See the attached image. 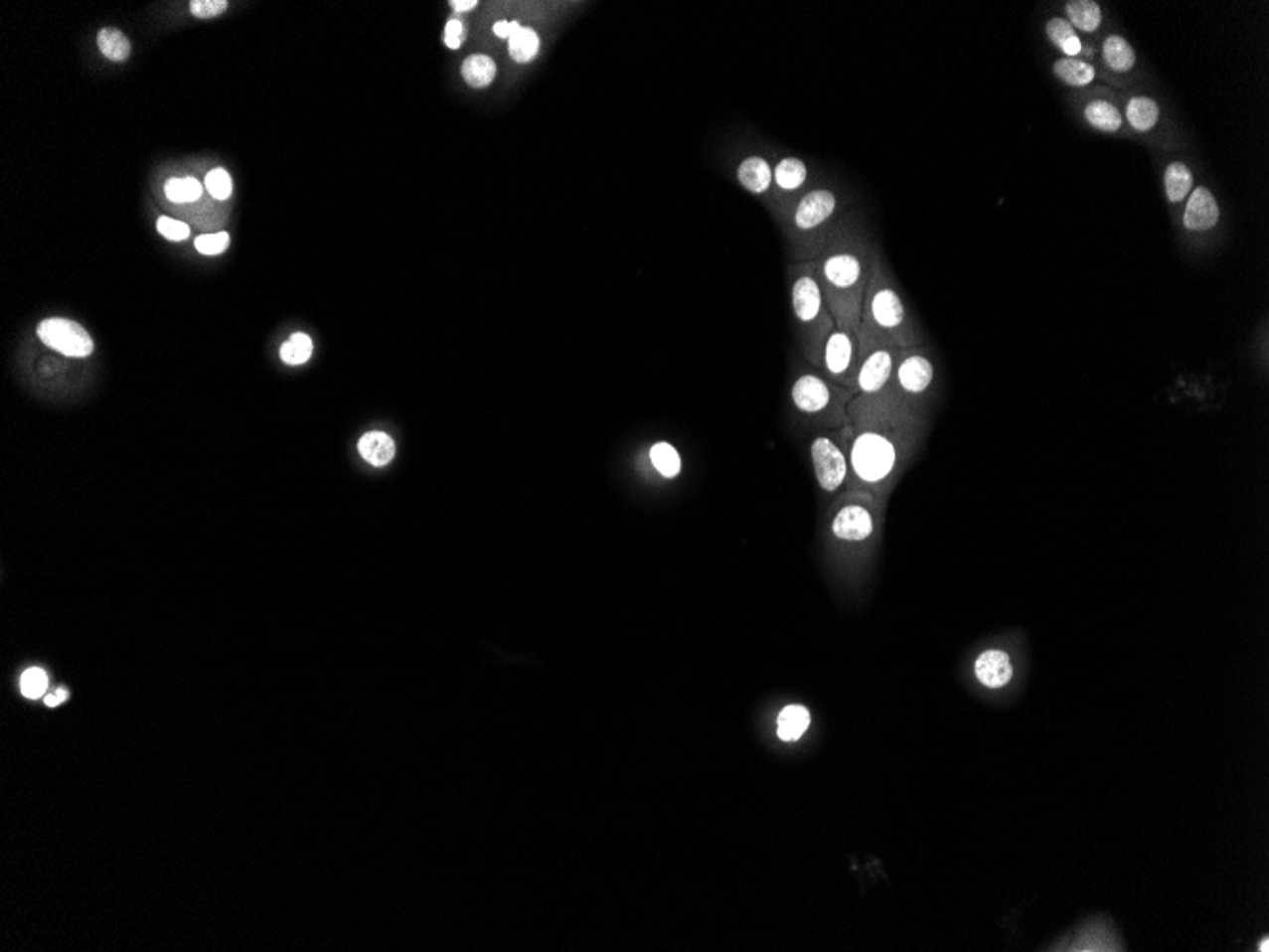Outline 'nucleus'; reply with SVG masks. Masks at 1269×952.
Segmentation results:
<instances>
[{
	"label": "nucleus",
	"mask_w": 1269,
	"mask_h": 952,
	"mask_svg": "<svg viewBox=\"0 0 1269 952\" xmlns=\"http://www.w3.org/2000/svg\"><path fill=\"white\" fill-rule=\"evenodd\" d=\"M861 360L876 347L908 348L924 345V331L906 306L897 280L874 243L871 251L869 282L861 308Z\"/></svg>",
	"instance_id": "7ed1b4c3"
},
{
	"label": "nucleus",
	"mask_w": 1269,
	"mask_h": 952,
	"mask_svg": "<svg viewBox=\"0 0 1269 952\" xmlns=\"http://www.w3.org/2000/svg\"><path fill=\"white\" fill-rule=\"evenodd\" d=\"M56 696H58V698H60V700H62V702H65V700H67V698H69V694H67V691H65V689H60V691H58V693H56Z\"/></svg>",
	"instance_id": "79ce46f5"
},
{
	"label": "nucleus",
	"mask_w": 1269,
	"mask_h": 952,
	"mask_svg": "<svg viewBox=\"0 0 1269 952\" xmlns=\"http://www.w3.org/2000/svg\"><path fill=\"white\" fill-rule=\"evenodd\" d=\"M1258 951H1262V952H1268V951H1269V939H1268V937H1264V939H1262V943H1260V945H1258Z\"/></svg>",
	"instance_id": "a19ab883"
},
{
	"label": "nucleus",
	"mask_w": 1269,
	"mask_h": 952,
	"mask_svg": "<svg viewBox=\"0 0 1269 952\" xmlns=\"http://www.w3.org/2000/svg\"><path fill=\"white\" fill-rule=\"evenodd\" d=\"M360 453L373 466H387L396 455V443L385 432H367L360 439Z\"/></svg>",
	"instance_id": "b1692460"
},
{
	"label": "nucleus",
	"mask_w": 1269,
	"mask_h": 952,
	"mask_svg": "<svg viewBox=\"0 0 1269 952\" xmlns=\"http://www.w3.org/2000/svg\"><path fill=\"white\" fill-rule=\"evenodd\" d=\"M519 27L521 25L517 22H498L495 25V33L500 39H508L510 41V37L516 33Z\"/></svg>",
	"instance_id": "4c0bfd02"
},
{
	"label": "nucleus",
	"mask_w": 1269,
	"mask_h": 952,
	"mask_svg": "<svg viewBox=\"0 0 1269 952\" xmlns=\"http://www.w3.org/2000/svg\"><path fill=\"white\" fill-rule=\"evenodd\" d=\"M1222 210L1216 195L1206 185H1195L1186 198L1181 212V227L1186 235L1201 237L1218 229Z\"/></svg>",
	"instance_id": "dca6fc26"
},
{
	"label": "nucleus",
	"mask_w": 1269,
	"mask_h": 952,
	"mask_svg": "<svg viewBox=\"0 0 1269 952\" xmlns=\"http://www.w3.org/2000/svg\"><path fill=\"white\" fill-rule=\"evenodd\" d=\"M1053 77L1062 84L1074 91H1083L1097 84L1100 79L1098 67L1091 62H1083L1076 58H1056L1053 62Z\"/></svg>",
	"instance_id": "4be33fe9"
},
{
	"label": "nucleus",
	"mask_w": 1269,
	"mask_h": 952,
	"mask_svg": "<svg viewBox=\"0 0 1269 952\" xmlns=\"http://www.w3.org/2000/svg\"><path fill=\"white\" fill-rule=\"evenodd\" d=\"M462 43H464V25H462V22H460V20H451V22H447V27H445V44H447L451 50H456V48H460V46H462Z\"/></svg>",
	"instance_id": "e433bc0d"
},
{
	"label": "nucleus",
	"mask_w": 1269,
	"mask_h": 952,
	"mask_svg": "<svg viewBox=\"0 0 1269 952\" xmlns=\"http://www.w3.org/2000/svg\"><path fill=\"white\" fill-rule=\"evenodd\" d=\"M206 187L217 200H227L233 193V179L223 168H217L206 177Z\"/></svg>",
	"instance_id": "473e14b6"
},
{
	"label": "nucleus",
	"mask_w": 1269,
	"mask_h": 952,
	"mask_svg": "<svg viewBox=\"0 0 1269 952\" xmlns=\"http://www.w3.org/2000/svg\"><path fill=\"white\" fill-rule=\"evenodd\" d=\"M451 6L454 12H468V10H474L477 2L475 0H454Z\"/></svg>",
	"instance_id": "58836bf2"
},
{
	"label": "nucleus",
	"mask_w": 1269,
	"mask_h": 952,
	"mask_svg": "<svg viewBox=\"0 0 1269 952\" xmlns=\"http://www.w3.org/2000/svg\"><path fill=\"white\" fill-rule=\"evenodd\" d=\"M1017 658L1006 647H987L973 660V677L987 691H1004L1017 679Z\"/></svg>",
	"instance_id": "f3484780"
},
{
	"label": "nucleus",
	"mask_w": 1269,
	"mask_h": 952,
	"mask_svg": "<svg viewBox=\"0 0 1269 952\" xmlns=\"http://www.w3.org/2000/svg\"><path fill=\"white\" fill-rule=\"evenodd\" d=\"M810 177L812 174L808 164L798 156L787 154L775 162L774 189H772V202H770V210L775 219L781 216L798 196L804 195L812 187Z\"/></svg>",
	"instance_id": "2eb2a0df"
},
{
	"label": "nucleus",
	"mask_w": 1269,
	"mask_h": 952,
	"mask_svg": "<svg viewBox=\"0 0 1269 952\" xmlns=\"http://www.w3.org/2000/svg\"><path fill=\"white\" fill-rule=\"evenodd\" d=\"M789 301L800 354L806 364L818 368L823 345L837 324L823 299L812 260L789 264Z\"/></svg>",
	"instance_id": "423d86ee"
},
{
	"label": "nucleus",
	"mask_w": 1269,
	"mask_h": 952,
	"mask_svg": "<svg viewBox=\"0 0 1269 952\" xmlns=\"http://www.w3.org/2000/svg\"><path fill=\"white\" fill-rule=\"evenodd\" d=\"M1119 103L1131 135H1137L1142 141L1162 149L1175 147L1173 124L1156 95L1127 89L1119 91Z\"/></svg>",
	"instance_id": "9b49d317"
},
{
	"label": "nucleus",
	"mask_w": 1269,
	"mask_h": 952,
	"mask_svg": "<svg viewBox=\"0 0 1269 952\" xmlns=\"http://www.w3.org/2000/svg\"><path fill=\"white\" fill-rule=\"evenodd\" d=\"M846 200L831 185H812L777 217L791 262L814 260L819 249L846 217Z\"/></svg>",
	"instance_id": "39448f33"
},
{
	"label": "nucleus",
	"mask_w": 1269,
	"mask_h": 952,
	"mask_svg": "<svg viewBox=\"0 0 1269 952\" xmlns=\"http://www.w3.org/2000/svg\"><path fill=\"white\" fill-rule=\"evenodd\" d=\"M166 196L172 202H194L202 196V185L193 179V177H185V179H170L166 183Z\"/></svg>",
	"instance_id": "7c9ffc66"
},
{
	"label": "nucleus",
	"mask_w": 1269,
	"mask_h": 952,
	"mask_svg": "<svg viewBox=\"0 0 1269 952\" xmlns=\"http://www.w3.org/2000/svg\"><path fill=\"white\" fill-rule=\"evenodd\" d=\"M312 341L308 335L304 333H295L283 347L280 348L281 360L289 366H301L304 362L310 360L312 356Z\"/></svg>",
	"instance_id": "c756f323"
},
{
	"label": "nucleus",
	"mask_w": 1269,
	"mask_h": 952,
	"mask_svg": "<svg viewBox=\"0 0 1269 952\" xmlns=\"http://www.w3.org/2000/svg\"><path fill=\"white\" fill-rule=\"evenodd\" d=\"M540 50V37L531 27H519L510 37V56L517 64H529L537 58Z\"/></svg>",
	"instance_id": "a878e982"
},
{
	"label": "nucleus",
	"mask_w": 1269,
	"mask_h": 952,
	"mask_svg": "<svg viewBox=\"0 0 1269 952\" xmlns=\"http://www.w3.org/2000/svg\"><path fill=\"white\" fill-rule=\"evenodd\" d=\"M1098 58H1100V67H1098L1100 80H1104L1108 87L1116 91L1121 89L1125 91V87L1121 86V80L1127 77H1133L1141 69V60L1135 46L1129 43V39L1121 33H1110L1102 39Z\"/></svg>",
	"instance_id": "4468645a"
},
{
	"label": "nucleus",
	"mask_w": 1269,
	"mask_h": 952,
	"mask_svg": "<svg viewBox=\"0 0 1269 952\" xmlns=\"http://www.w3.org/2000/svg\"><path fill=\"white\" fill-rule=\"evenodd\" d=\"M1064 20L1076 29L1079 35H1097L1104 23V10L1097 0H1068L1062 6Z\"/></svg>",
	"instance_id": "5701e85b"
},
{
	"label": "nucleus",
	"mask_w": 1269,
	"mask_h": 952,
	"mask_svg": "<svg viewBox=\"0 0 1269 952\" xmlns=\"http://www.w3.org/2000/svg\"><path fill=\"white\" fill-rule=\"evenodd\" d=\"M39 337L46 347L54 348L69 358H86L93 352V341L86 329L64 318H50L39 325Z\"/></svg>",
	"instance_id": "a211bd4d"
},
{
	"label": "nucleus",
	"mask_w": 1269,
	"mask_h": 952,
	"mask_svg": "<svg viewBox=\"0 0 1269 952\" xmlns=\"http://www.w3.org/2000/svg\"><path fill=\"white\" fill-rule=\"evenodd\" d=\"M44 702H46V706H48V708H56V706H60V704H62V700H60L56 694H54V696H46V698H44Z\"/></svg>",
	"instance_id": "ea45409f"
},
{
	"label": "nucleus",
	"mask_w": 1269,
	"mask_h": 952,
	"mask_svg": "<svg viewBox=\"0 0 1269 952\" xmlns=\"http://www.w3.org/2000/svg\"><path fill=\"white\" fill-rule=\"evenodd\" d=\"M887 502L863 491H846L829 506L827 539L839 552L846 570H860L880 539Z\"/></svg>",
	"instance_id": "20e7f679"
},
{
	"label": "nucleus",
	"mask_w": 1269,
	"mask_h": 952,
	"mask_svg": "<svg viewBox=\"0 0 1269 952\" xmlns=\"http://www.w3.org/2000/svg\"><path fill=\"white\" fill-rule=\"evenodd\" d=\"M810 712L804 706H787L777 716V736L783 741H796L810 726Z\"/></svg>",
	"instance_id": "393cba45"
},
{
	"label": "nucleus",
	"mask_w": 1269,
	"mask_h": 952,
	"mask_svg": "<svg viewBox=\"0 0 1269 952\" xmlns=\"http://www.w3.org/2000/svg\"><path fill=\"white\" fill-rule=\"evenodd\" d=\"M227 6H229L227 0H194L191 2V12L194 18L212 20L221 16L227 10Z\"/></svg>",
	"instance_id": "c9c22d12"
},
{
	"label": "nucleus",
	"mask_w": 1269,
	"mask_h": 952,
	"mask_svg": "<svg viewBox=\"0 0 1269 952\" xmlns=\"http://www.w3.org/2000/svg\"><path fill=\"white\" fill-rule=\"evenodd\" d=\"M97 44H99L101 54L108 58L110 62H124V60H128L129 54H131V44H129L128 37L122 31L114 29V27L101 29L99 35H97Z\"/></svg>",
	"instance_id": "c85d7f7f"
},
{
	"label": "nucleus",
	"mask_w": 1269,
	"mask_h": 952,
	"mask_svg": "<svg viewBox=\"0 0 1269 952\" xmlns=\"http://www.w3.org/2000/svg\"><path fill=\"white\" fill-rule=\"evenodd\" d=\"M861 366L860 339L854 331L835 327L821 350L818 369L835 385L856 394Z\"/></svg>",
	"instance_id": "f8f14e48"
},
{
	"label": "nucleus",
	"mask_w": 1269,
	"mask_h": 952,
	"mask_svg": "<svg viewBox=\"0 0 1269 952\" xmlns=\"http://www.w3.org/2000/svg\"><path fill=\"white\" fill-rule=\"evenodd\" d=\"M1163 196L1167 204L1175 208H1183L1186 198L1195 187V174L1184 160H1171L1163 168Z\"/></svg>",
	"instance_id": "412c9836"
},
{
	"label": "nucleus",
	"mask_w": 1269,
	"mask_h": 952,
	"mask_svg": "<svg viewBox=\"0 0 1269 952\" xmlns=\"http://www.w3.org/2000/svg\"><path fill=\"white\" fill-rule=\"evenodd\" d=\"M937 366L933 354L924 345L901 348L895 364L893 389L904 409L929 420V409L935 397Z\"/></svg>",
	"instance_id": "1a4fd4ad"
},
{
	"label": "nucleus",
	"mask_w": 1269,
	"mask_h": 952,
	"mask_svg": "<svg viewBox=\"0 0 1269 952\" xmlns=\"http://www.w3.org/2000/svg\"><path fill=\"white\" fill-rule=\"evenodd\" d=\"M808 453H810L812 472L821 493L839 497L842 493L850 491L852 470H850L848 447L842 435V428L819 430L810 439Z\"/></svg>",
	"instance_id": "9d476101"
},
{
	"label": "nucleus",
	"mask_w": 1269,
	"mask_h": 952,
	"mask_svg": "<svg viewBox=\"0 0 1269 952\" xmlns=\"http://www.w3.org/2000/svg\"><path fill=\"white\" fill-rule=\"evenodd\" d=\"M462 77L470 86H489L496 77L495 62L487 56H470L462 66Z\"/></svg>",
	"instance_id": "cd10ccee"
},
{
	"label": "nucleus",
	"mask_w": 1269,
	"mask_h": 952,
	"mask_svg": "<svg viewBox=\"0 0 1269 952\" xmlns=\"http://www.w3.org/2000/svg\"><path fill=\"white\" fill-rule=\"evenodd\" d=\"M872 241L854 217H844L814 257L823 299L835 324L860 333L861 308L869 282Z\"/></svg>",
	"instance_id": "f03ea898"
},
{
	"label": "nucleus",
	"mask_w": 1269,
	"mask_h": 952,
	"mask_svg": "<svg viewBox=\"0 0 1269 952\" xmlns=\"http://www.w3.org/2000/svg\"><path fill=\"white\" fill-rule=\"evenodd\" d=\"M899 350L901 348L876 347L863 356L860 373H858L856 396L852 397L848 405V416L860 414V412H908L899 403L893 389V375H895Z\"/></svg>",
	"instance_id": "6e6552de"
},
{
	"label": "nucleus",
	"mask_w": 1269,
	"mask_h": 952,
	"mask_svg": "<svg viewBox=\"0 0 1269 952\" xmlns=\"http://www.w3.org/2000/svg\"><path fill=\"white\" fill-rule=\"evenodd\" d=\"M48 689V677L43 670L39 668H31L22 675V693L25 698L37 700L41 698Z\"/></svg>",
	"instance_id": "2f4dec72"
},
{
	"label": "nucleus",
	"mask_w": 1269,
	"mask_h": 952,
	"mask_svg": "<svg viewBox=\"0 0 1269 952\" xmlns=\"http://www.w3.org/2000/svg\"><path fill=\"white\" fill-rule=\"evenodd\" d=\"M1076 108L1083 122L1091 130L1104 135L1131 137V131L1125 124L1123 110L1119 103V91L1116 89L1108 86H1093L1077 91Z\"/></svg>",
	"instance_id": "ddd939ff"
},
{
	"label": "nucleus",
	"mask_w": 1269,
	"mask_h": 952,
	"mask_svg": "<svg viewBox=\"0 0 1269 952\" xmlns=\"http://www.w3.org/2000/svg\"><path fill=\"white\" fill-rule=\"evenodd\" d=\"M650 462L658 470V474L666 479L679 476L683 470V460L673 445L660 441L650 449Z\"/></svg>",
	"instance_id": "bb28decb"
},
{
	"label": "nucleus",
	"mask_w": 1269,
	"mask_h": 952,
	"mask_svg": "<svg viewBox=\"0 0 1269 952\" xmlns=\"http://www.w3.org/2000/svg\"><path fill=\"white\" fill-rule=\"evenodd\" d=\"M156 229H158V233L164 238L172 239V241H181V239H187L191 237L189 225H185L181 221H175L172 217H160L158 223H156Z\"/></svg>",
	"instance_id": "72a5a7b5"
},
{
	"label": "nucleus",
	"mask_w": 1269,
	"mask_h": 952,
	"mask_svg": "<svg viewBox=\"0 0 1269 952\" xmlns=\"http://www.w3.org/2000/svg\"><path fill=\"white\" fill-rule=\"evenodd\" d=\"M735 177L743 191H747L749 195L756 198H762L770 206L772 189H774V164L768 158H764L762 154L745 156L737 164Z\"/></svg>",
	"instance_id": "aec40b11"
},
{
	"label": "nucleus",
	"mask_w": 1269,
	"mask_h": 952,
	"mask_svg": "<svg viewBox=\"0 0 1269 952\" xmlns=\"http://www.w3.org/2000/svg\"><path fill=\"white\" fill-rule=\"evenodd\" d=\"M1043 33L1054 50L1060 52V58H1076L1093 64L1098 56L1097 46L1085 41L1062 16H1051L1043 25Z\"/></svg>",
	"instance_id": "6ab92c4d"
},
{
	"label": "nucleus",
	"mask_w": 1269,
	"mask_h": 952,
	"mask_svg": "<svg viewBox=\"0 0 1269 952\" xmlns=\"http://www.w3.org/2000/svg\"><path fill=\"white\" fill-rule=\"evenodd\" d=\"M229 235L227 233H216V235H204L196 238V249L204 255H219L229 247Z\"/></svg>",
	"instance_id": "f704fd0d"
},
{
	"label": "nucleus",
	"mask_w": 1269,
	"mask_h": 952,
	"mask_svg": "<svg viewBox=\"0 0 1269 952\" xmlns=\"http://www.w3.org/2000/svg\"><path fill=\"white\" fill-rule=\"evenodd\" d=\"M789 399L798 416L816 424L819 430H839L850 422L848 405L856 396L829 381L818 368L806 364L793 369Z\"/></svg>",
	"instance_id": "0eeeda50"
},
{
	"label": "nucleus",
	"mask_w": 1269,
	"mask_h": 952,
	"mask_svg": "<svg viewBox=\"0 0 1269 952\" xmlns=\"http://www.w3.org/2000/svg\"><path fill=\"white\" fill-rule=\"evenodd\" d=\"M929 420L910 412H860L842 428L848 447L850 491L889 502L914 458L922 451Z\"/></svg>",
	"instance_id": "f257e3e1"
}]
</instances>
